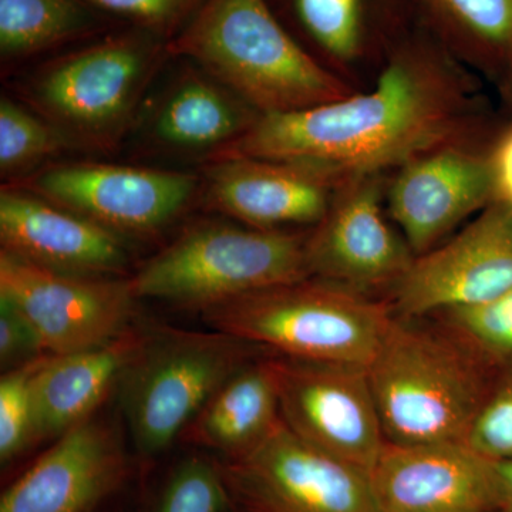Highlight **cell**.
<instances>
[{
    "mask_svg": "<svg viewBox=\"0 0 512 512\" xmlns=\"http://www.w3.org/2000/svg\"><path fill=\"white\" fill-rule=\"evenodd\" d=\"M471 114V92L450 67L403 53L387 64L369 93L292 113L261 114L212 158L296 165L340 185L450 146L463 136Z\"/></svg>",
    "mask_w": 512,
    "mask_h": 512,
    "instance_id": "obj_1",
    "label": "cell"
},
{
    "mask_svg": "<svg viewBox=\"0 0 512 512\" xmlns=\"http://www.w3.org/2000/svg\"><path fill=\"white\" fill-rule=\"evenodd\" d=\"M170 49L200 64L259 116L352 94L285 32L265 0H205Z\"/></svg>",
    "mask_w": 512,
    "mask_h": 512,
    "instance_id": "obj_2",
    "label": "cell"
},
{
    "mask_svg": "<svg viewBox=\"0 0 512 512\" xmlns=\"http://www.w3.org/2000/svg\"><path fill=\"white\" fill-rule=\"evenodd\" d=\"M484 366L450 333L393 318L367 366L386 441L466 443L490 389Z\"/></svg>",
    "mask_w": 512,
    "mask_h": 512,
    "instance_id": "obj_3",
    "label": "cell"
},
{
    "mask_svg": "<svg viewBox=\"0 0 512 512\" xmlns=\"http://www.w3.org/2000/svg\"><path fill=\"white\" fill-rule=\"evenodd\" d=\"M394 316L383 303L345 286L308 278L204 311L212 329L308 362L365 367Z\"/></svg>",
    "mask_w": 512,
    "mask_h": 512,
    "instance_id": "obj_4",
    "label": "cell"
},
{
    "mask_svg": "<svg viewBox=\"0 0 512 512\" xmlns=\"http://www.w3.org/2000/svg\"><path fill=\"white\" fill-rule=\"evenodd\" d=\"M312 278L306 241L282 229L208 224L192 228L133 278L137 299L198 308Z\"/></svg>",
    "mask_w": 512,
    "mask_h": 512,
    "instance_id": "obj_5",
    "label": "cell"
},
{
    "mask_svg": "<svg viewBox=\"0 0 512 512\" xmlns=\"http://www.w3.org/2000/svg\"><path fill=\"white\" fill-rule=\"evenodd\" d=\"M249 346L215 329L148 335L119 383L124 417L140 453L167 450L208 400L247 366Z\"/></svg>",
    "mask_w": 512,
    "mask_h": 512,
    "instance_id": "obj_6",
    "label": "cell"
},
{
    "mask_svg": "<svg viewBox=\"0 0 512 512\" xmlns=\"http://www.w3.org/2000/svg\"><path fill=\"white\" fill-rule=\"evenodd\" d=\"M218 470L248 512H382L366 473L299 439L282 419Z\"/></svg>",
    "mask_w": 512,
    "mask_h": 512,
    "instance_id": "obj_7",
    "label": "cell"
},
{
    "mask_svg": "<svg viewBox=\"0 0 512 512\" xmlns=\"http://www.w3.org/2000/svg\"><path fill=\"white\" fill-rule=\"evenodd\" d=\"M153 59L143 40L111 37L46 67L33 96L64 137L109 147L127 126Z\"/></svg>",
    "mask_w": 512,
    "mask_h": 512,
    "instance_id": "obj_8",
    "label": "cell"
},
{
    "mask_svg": "<svg viewBox=\"0 0 512 512\" xmlns=\"http://www.w3.org/2000/svg\"><path fill=\"white\" fill-rule=\"evenodd\" d=\"M268 365L286 426L299 439L369 476L386 437L367 369L284 356Z\"/></svg>",
    "mask_w": 512,
    "mask_h": 512,
    "instance_id": "obj_9",
    "label": "cell"
},
{
    "mask_svg": "<svg viewBox=\"0 0 512 512\" xmlns=\"http://www.w3.org/2000/svg\"><path fill=\"white\" fill-rule=\"evenodd\" d=\"M0 296L23 312L46 355L110 342L128 330L137 298L128 281L64 274L0 252Z\"/></svg>",
    "mask_w": 512,
    "mask_h": 512,
    "instance_id": "obj_10",
    "label": "cell"
},
{
    "mask_svg": "<svg viewBox=\"0 0 512 512\" xmlns=\"http://www.w3.org/2000/svg\"><path fill=\"white\" fill-rule=\"evenodd\" d=\"M512 288V208L494 200L456 237L414 256L393 286L394 311L416 319L478 305Z\"/></svg>",
    "mask_w": 512,
    "mask_h": 512,
    "instance_id": "obj_11",
    "label": "cell"
},
{
    "mask_svg": "<svg viewBox=\"0 0 512 512\" xmlns=\"http://www.w3.org/2000/svg\"><path fill=\"white\" fill-rule=\"evenodd\" d=\"M197 178L127 165L56 164L30 178L28 190L113 232H153L173 221Z\"/></svg>",
    "mask_w": 512,
    "mask_h": 512,
    "instance_id": "obj_12",
    "label": "cell"
},
{
    "mask_svg": "<svg viewBox=\"0 0 512 512\" xmlns=\"http://www.w3.org/2000/svg\"><path fill=\"white\" fill-rule=\"evenodd\" d=\"M379 178L363 177L336 188L329 210L306 241L309 272L366 293L393 286L414 255L384 218Z\"/></svg>",
    "mask_w": 512,
    "mask_h": 512,
    "instance_id": "obj_13",
    "label": "cell"
},
{
    "mask_svg": "<svg viewBox=\"0 0 512 512\" xmlns=\"http://www.w3.org/2000/svg\"><path fill=\"white\" fill-rule=\"evenodd\" d=\"M382 512H495V463L466 443L386 441L369 474Z\"/></svg>",
    "mask_w": 512,
    "mask_h": 512,
    "instance_id": "obj_14",
    "label": "cell"
},
{
    "mask_svg": "<svg viewBox=\"0 0 512 512\" xmlns=\"http://www.w3.org/2000/svg\"><path fill=\"white\" fill-rule=\"evenodd\" d=\"M497 200L493 161L454 144L400 167L387 204L414 256L426 254L458 224Z\"/></svg>",
    "mask_w": 512,
    "mask_h": 512,
    "instance_id": "obj_15",
    "label": "cell"
},
{
    "mask_svg": "<svg viewBox=\"0 0 512 512\" xmlns=\"http://www.w3.org/2000/svg\"><path fill=\"white\" fill-rule=\"evenodd\" d=\"M126 471L116 434L89 419L57 439L43 457L9 487L0 512H90L116 490Z\"/></svg>",
    "mask_w": 512,
    "mask_h": 512,
    "instance_id": "obj_16",
    "label": "cell"
},
{
    "mask_svg": "<svg viewBox=\"0 0 512 512\" xmlns=\"http://www.w3.org/2000/svg\"><path fill=\"white\" fill-rule=\"evenodd\" d=\"M2 251L64 274L106 276L127 265L116 232L23 190L0 194Z\"/></svg>",
    "mask_w": 512,
    "mask_h": 512,
    "instance_id": "obj_17",
    "label": "cell"
},
{
    "mask_svg": "<svg viewBox=\"0 0 512 512\" xmlns=\"http://www.w3.org/2000/svg\"><path fill=\"white\" fill-rule=\"evenodd\" d=\"M339 185L296 165L224 158L207 168L212 208L252 228L319 224Z\"/></svg>",
    "mask_w": 512,
    "mask_h": 512,
    "instance_id": "obj_18",
    "label": "cell"
},
{
    "mask_svg": "<svg viewBox=\"0 0 512 512\" xmlns=\"http://www.w3.org/2000/svg\"><path fill=\"white\" fill-rule=\"evenodd\" d=\"M148 335L128 329L94 348L46 357L33 383V439H59L92 419L111 387L133 363Z\"/></svg>",
    "mask_w": 512,
    "mask_h": 512,
    "instance_id": "obj_19",
    "label": "cell"
},
{
    "mask_svg": "<svg viewBox=\"0 0 512 512\" xmlns=\"http://www.w3.org/2000/svg\"><path fill=\"white\" fill-rule=\"evenodd\" d=\"M279 420L278 390L264 362L232 376L185 430L200 446L232 457L264 439Z\"/></svg>",
    "mask_w": 512,
    "mask_h": 512,
    "instance_id": "obj_20",
    "label": "cell"
},
{
    "mask_svg": "<svg viewBox=\"0 0 512 512\" xmlns=\"http://www.w3.org/2000/svg\"><path fill=\"white\" fill-rule=\"evenodd\" d=\"M256 117L248 116L242 104L218 84L188 77L168 94L153 127L168 146L218 150L241 136Z\"/></svg>",
    "mask_w": 512,
    "mask_h": 512,
    "instance_id": "obj_21",
    "label": "cell"
},
{
    "mask_svg": "<svg viewBox=\"0 0 512 512\" xmlns=\"http://www.w3.org/2000/svg\"><path fill=\"white\" fill-rule=\"evenodd\" d=\"M80 0H0V50L22 56L46 49L86 28Z\"/></svg>",
    "mask_w": 512,
    "mask_h": 512,
    "instance_id": "obj_22",
    "label": "cell"
},
{
    "mask_svg": "<svg viewBox=\"0 0 512 512\" xmlns=\"http://www.w3.org/2000/svg\"><path fill=\"white\" fill-rule=\"evenodd\" d=\"M448 333L484 363L512 367V288L490 301L441 312Z\"/></svg>",
    "mask_w": 512,
    "mask_h": 512,
    "instance_id": "obj_23",
    "label": "cell"
},
{
    "mask_svg": "<svg viewBox=\"0 0 512 512\" xmlns=\"http://www.w3.org/2000/svg\"><path fill=\"white\" fill-rule=\"evenodd\" d=\"M63 146L66 137L23 109L12 100L0 101V170L3 175L18 174L53 156Z\"/></svg>",
    "mask_w": 512,
    "mask_h": 512,
    "instance_id": "obj_24",
    "label": "cell"
},
{
    "mask_svg": "<svg viewBox=\"0 0 512 512\" xmlns=\"http://www.w3.org/2000/svg\"><path fill=\"white\" fill-rule=\"evenodd\" d=\"M9 369L0 380V460L8 463L32 444L33 383L46 357Z\"/></svg>",
    "mask_w": 512,
    "mask_h": 512,
    "instance_id": "obj_25",
    "label": "cell"
},
{
    "mask_svg": "<svg viewBox=\"0 0 512 512\" xmlns=\"http://www.w3.org/2000/svg\"><path fill=\"white\" fill-rule=\"evenodd\" d=\"M493 59L512 67V0H434Z\"/></svg>",
    "mask_w": 512,
    "mask_h": 512,
    "instance_id": "obj_26",
    "label": "cell"
},
{
    "mask_svg": "<svg viewBox=\"0 0 512 512\" xmlns=\"http://www.w3.org/2000/svg\"><path fill=\"white\" fill-rule=\"evenodd\" d=\"M306 30L330 55L349 60L356 56L362 36L360 0H295Z\"/></svg>",
    "mask_w": 512,
    "mask_h": 512,
    "instance_id": "obj_27",
    "label": "cell"
},
{
    "mask_svg": "<svg viewBox=\"0 0 512 512\" xmlns=\"http://www.w3.org/2000/svg\"><path fill=\"white\" fill-rule=\"evenodd\" d=\"M466 444L493 463L512 461V367L485 394Z\"/></svg>",
    "mask_w": 512,
    "mask_h": 512,
    "instance_id": "obj_28",
    "label": "cell"
},
{
    "mask_svg": "<svg viewBox=\"0 0 512 512\" xmlns=\"http://www.w3.org/2000/svg\"><path fill=\"white\" fill-rule=\"evenodd\" d=\"M228 491L218 467L190 458L168 481L157 512H220Z\"/></svg>",
    "mask_w": 512,
    "mask_h": 512,
    "instance_id": "obj_29",
    "label": "cell"
},
{
    "mask_svg": "<svg viewBox=\"0 0 512 512\" xmlns=\"http://www.w3.org/2000/svg\"><path fill=\"white\" fill-rule=\"evenodd\" d=\"M42 340L15 303L0 296V363L13 369L45 356Z\"/></svg>",
    "mask_w": 512,
    "mask_h": 512,
    "instance_id": "obj_30",
    "label": "cell"
},
{
    "mask_svg": "<svg viewBox=\"0 0 512 512\" xmlns=\"http://www.w3.org/2000/svg\"><path fill=\"white\" fill-rule=\"evenodd\" d=\"M101 9L151 26H165L184 16L198 0H87Z\"/></svg>",
    "mask_w": 512,
    "mask_h": 512,
    "instance_id": "obj_31",
    "label": "cell"
},
{
    "mask_svg": "<svg viewBox=\"0 0 512 512\" xmlns=\"http://www.w3.org/2000/svg\"><path fill=\"white\" fill-rule=\"evenodd\" d=\"M495 188L497 200L505 202L512 208V130L505 134L493 154Z\"/></svg>",
    "mask_w": 512,
    "mask_h": 512,
    "instance_id": "obj_32",
    "label": "cell"
},
{
    "mask_svg": "<svg viewBox=\"0 0 512 512\" xmlns=\"http://www.w3.org/2000/svg\"><path fill=\"white\" fill-rule=\"evenodd\" d=\"M497 474V511L512 512V461L495 463Z\"/></svg>",
    "mask_w": 512,
    "mask_h": 512,
    "instance_id": "obj_33",
    "label": "cell"
},
{
    "mask_svg": "<svg viewBox=\"0 0 512 512\" xmlns=\"http://www.w3.org/2000/svg\"><path fill=\"white\" fill-rule=\"evenodd\" d=\"M510 74H511V76H510V77H511V79H512V67H511V69H510Z\"/></svg>",
    "mask_w": 512,
    "mask_h": 512,
    "instance_id": "obj_34",
    "label": "cell"
}]
</instances>
